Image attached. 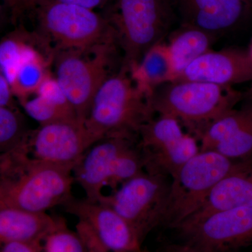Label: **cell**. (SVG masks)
Segmentation results:
<instances>
[{
	"label": "cell",
	"instance_id": "19",
	"mask_svg": "<svg viewBox=\"0 0 252 252\" xmlns=\"http://www.w3.org/2000/svg\"><path fill=\"white\" fill-rule=\"evenodd\" d=\"M129 70L136 85L149 97L154 89L175 79L170 51L163 41L152 46L140 62Z\"/></svg>",
	"mask_w": 252,
	"mask_h": 252
},
{
	"label": "cell",
	"instance_id": "32",
	"mask_svg": "<svg viewBox=\"0 0 252 252\" xmlns=\"http://www.w3.org/2000/svg\"><path fill=\"white\" fill-rule=\"evenodd\" d=\"M247 1H248L249 4H250V6L252 8V0H247Z\"/></svg>",
	"mask_w": 252,
	"mask_h": 252
},
{
	"label": "cell",
	"instance_id": "26",
	"mask_svg": "<svg viewBox=\"0 0 252 252\" xmlns=\"http://www.w3.org/2000/svg\"><path fill=\"white\" fill-rule=\"evenodd\" d=\"M4 4L9 9L13 22L24 16L32 9L41 6L54 3L78 5L83 7L94 10L104 6L113 0H2Z\"/></svg>",
	"mask_w": 252,
	"mask_h": 252
},
{
	"label": "cell",
	"instance_id": "3",
	"mask_svg": "<svg viewBox=\"0 0 252 252\" xmlns=\"http://www.w3.org/2000/svg\"><path fill=\"white\" fill-rule=\"evenodd\" d=\"M242 99L243 94L232 86L195 81L167 82L149 97L154 114L177 119L197 140L205 127Z\"/></svg>",
	"mask_w": 252,
	"mask_h": 252
},
{
	"label": "cell",
	"instance_id": "10",
	"mask_svg": "<svg viewBox=\"0 0 252 252\" xmlns=\"http://www.w3.org/2000/svg\"><path fill=\"white\" fill-rule=\"evenodd\" d=\"M138 145L145 172L172 179L200 152L198 140L175 118L158 115L141 128Z\"/></svg>",
	"mask_w": 252,
	"mask_h": 252
},
{
	"label": "cell",
	"instance_id": "18",
	"mask_svg": "<svg viewBox=\"0 0 252 252\" xmlns=\"http://www.w3.org/2000/svg\"><path fill=\"white\" fill-rule=\"evenodd\" d=\"M32 96L34 97L21 103L28 115L40 126L79 119L56 79L50 75Z\"/></svg>",
	"mask_w": 252,
	"mask_h": 252
},
{
	"label": "cell",
	"instance_id": "1",
	"mask_svg": "<svg viewBox=\"0 0 252 252\" xmlns=\"http://www.w3.org/2000/svg\"><path fill=\"white\" fill-rule=\"evenodd\" d=\"M76 165L36 160L22 144L0 157V207L46 212L72 195Z\"/></svg>",
	"mask_w": 252,
	"mask_h": 252
},
{
	"label": "cell",
	"instance_id": "20",
	"mask_svg": "<svg viewBox=\"0 0 252 252\" xmlns=\"http://www.w3.org/2000/svg\"><path fill=\"white\" fill-rule=\"evenodd\" d=\"M169 37L167 45L175 69V80L195 60L212 51L216 36L182 23Z\"/></svg>",
	"mask_w": 252,
	"mask_h": 252
},
{
	"label": "cell",
	"instance_id": "21",
	"mask_svg": "<svg viewBox=\"0 0 252 252\" xmlns=\"http://www.w3.org/2000/svg\"><path fill=\"white\" fill-rule=\"evenodd\" d=\"M35 44H28L11 84L13 92L20 101L36 94L50 74L48 66L52 62Z\"/></svg>",
	"mask_w": 252,
	"mask_h": 252
},
{
	"label": "cell",
	"instance_id": "11",
	"mask_svg": "<svg viewBox=\"0 0 252 252\" xmlns=\"http://www.w3.org/2000/svg\"><path fill=\"white\" fill-rule=\"evenodd\" d=\"M190 252H232L252 243V207L223 210L172 227Z\"/></svg>",
	"mask_w": 252,
	"mask_h": 252
},
{
	"label": "cell",
	"instance_id": "23",
	"mask_svg": "<svg viewBox=\"0 0 252 252\" xmlns=\"http://www.w3.org/2000/svg\"><path fill=\"white\" fill-rule=\"evenodd\" d=\"M31 130L22 113L16 107H0V152H9L20 145Z\"/></svg>",
	"mask_w": 252,
	"mask_h": 252
},
{
	"label": "cell",
	"instance_id": "33",
	"mask_svg": "<svg viewBox=\"0 0 252 252\" xmlns=\"http://www.w3.org/2000/svg\"><path fill=\"white\" fill-rule=\"evenodd\" d=\"M140 252H147V251H144V250H142V251H141Z\"/></svg>",
	"mask_w": 252,
	"mask_h": 252
},
{
	"label": "cell",
	"instance_id": "17",
	"mask_svg": "<svg viewBox=\"0 0 252 252\" xmlns=\"http://www.w3.org/2000/svg\"><path fill=\"white\" fill-rule=\"evenodd\" d=\"M58 220L46 212L0 207V242L26 243L43 252L44 240L56 228Z\"/></svg>",
	"mask_w": 252,
	"mask_h": 252
},
{
	"label": "cell",
	"instance_id": "28",
	"mask_svg": "<svg viewBox=\"0 0 252 252\" xmlns=\"http://www.w3.org/2000/svg\"><path fill=\"white\" fill-rule=\"evenodd\" d=\"M1 245L0 252H42L32 245L19 242H9Z\"/></svg>",
	"mask_w": 252,
	"mask_h": 252
},
{
	"label": "cell",
	"instance_id": "27",
	"mask_svg": "<svg viewBox=\"0 0 252 252\" xmlns=\"http://www.w3.org/2000/svg\"><path fill=\"white\" fill-rule=\"evenodd\" d=\"M11 84L2 75H0V107H15L13 102Z\"/></svg>",
	"mask_w": 252,
	"mask_h": 252
},
{
	"label": "cell",
	"instance_id": "34",
	"mask_svg": "<svg viewBox=\"0 0 252 252\" xmlns=\"http://www.w3.org/2000/svg\"></svg>",
	"mask_w": 252,
	"mask_h": 252
},
{
	"label": "cell",
	"instance_id": "7",
	"mask_svg": "<svg viewBox=\"0 0 252 252\" xmlns=\"http://www.w3.org/2000/svg\"><path fill=\"white\" fill-rule=\"evenodd\" d=\"M145 172L138 140L109 137L88 149L73 170L86 200L99 203L107 187L117 189Z\"/></svg>",
	"mask_w": 252,
	"mask_h": 252
},
{
	"label": "cell",
	"instance_id": "25",
	"mask_svg": "<svg viewBox=\"0 0 252 252\" xmlns=\"http://www.w3.org/2000/svg\"><path fill=\"white\" fill-rule=\"evenodd\" d=\"M42 252H91L79 233L67 228L65 221L59 218L55 229L44 240Z\"/></svg>",
	"mask_w": 252,
	"mask_h": 252
},
{
	"label": "cell",
	"instance_id": "4",
	"mask_svg": "<svg viewBox=\"0 0 252 252\" xmlns=\"http://www.w3.org/2000/svg\"><path fill=\"white\" fill-rule=\"evenodd\" d=\"M26 14L35 23L36 29L32 32L41 48L53 58L66 50L117 43L115 31L108 20L94 10L54 3L37 6Z\"/></svg>",
	"mask_w": 252,
	"mask_h": 252
},
{
	"label": "cell",
	"instance_id": "9",
	"mask_svg": "<svg viewBox=\"0 0 252 252\" xmlns=\"http://www.w3.org/2000/svg\"><path fill=\"white\" fill-rule=\"evenodd\" d=\"M170 187L169 177L144 172L104 195L99 203L119 213L142 243L152 230L163 225Z\"/></svg>",
	"mask_w": 252,
	"mask_h": 252
},
{
	"label": "cell",
	"instance_id": "8",
	"mask_svg": "<svg viewBox=\"0 0 252 252\" xmlns=\"http://www.w3.org/2000/svg\"><path fill=\"white\" fill-rule=\"evenodd\" d=\"M235 162L213 150L190 159L171 180L163 225L171 228L195 213Z\"/></svg>",
	"mask_w": 252,
	"mask_h": 252
},
{
	"label": "cell",
	"instance_id": "2",
	"mask_svg": "<svg viewBox=\"0 0 252 252\" xmlns=\"http://www.w3.org/2000/svg\"><path fill=\"white\" fill-rule=\"evenodd\" d=\"M149 97L123 64L94 96L85 125L96 142L109 137L138 140L141 128L154 119Z\"/></svg>",
	"mask_w": 252,
	"mask_h": 252
},
{
	"label": "cell",
	"instance_id": "12",
	"mask_svg": "<svg viewBox=\"0 0 252 252\" xmlns=\"http://www.w3.org/2000/svg\"><path fill=\"white\" fill-rule=\"evenodd\" d=\"M63 207L78 219L77 233L91 252L142 251L135 232L109 205L72 196Z\"/></svg>",
	"mask_w": 252,
	"mask_h": 252
},
{
	"label": "cell",
	"instance_id": "13",
	"mask_svg": "<svg viewBox=\"0 0 252 252\" xmlns=\"http://www.w3.org/2000/svg\"><path fill=\"white\" fill-rule=\"evenodd\" d=\"M96 142L80 119L40 126L30 131L22 145L28 155L41 161L77 165Z\"/></svg>",
	"mask_w": 252,
	"mask_h": 252
},
{
	"label": "cell",
	"instance_id": "22",
	"mask_svg": "<svg viewBox=\"0 0 252 252\" xmlns=\"http://www.w3.org/2000/svg\"><path fill=\"white\" fill-rule=\"evenodd\" d=\"M248 114L230 138L220 144L215 150L232 160L252 158V103L246 102Z\"/></svg>",
	"mask_w": 252,
	"mask_h": 252
},
{
	"label": "cell",
	"instance_id": "6",
	"mask_svg": "<svg viewBox=\"0 0 252 252\" xmlns=\"http://www.w3.org/2000/svg\"><path fill=\"white\" fill-rule=\"evenodd\" d=\"M103 15L115 31L123 64L130 69L163 41L173 11L170 0H113Z\"/></svg>",
	"mask_w": 252,
	"mask_h": 252
},
{
	"label": "cell",
	"instance_id": "14",
	"mask_svg": "<svg viewBox=\"0 0 252 252\" xmlns=\"http://www.w3.org/2000/svg\"><path fill=\"white\" fill-rule=\"evenodd\" d=\"M175 81L223 86L252 81V56L249 51L236 49L210 51L195 60Z\"/></svg>",
	"mask_w": 252,
	"mask_h": 252
},
{
	"label": "cell",
	"instance_id": "31",
	"mask_svg": "<svg viewBox=\"0 0 252 252\" xmlns=\"http://www.w3.org/2000/svg\"><path fill=\"white\" fill-rule=\"evenodd\" d=\"M249 51H250V54H251V56H252V40L251 44H250V49L249 50Z\"/></svg>",
	"mask_w": 252,
	"mask_h": 252
},
{
	"label": "cell",
	"instance_id": "15",
	"mask_svg": "<svg viewBox=\"0 0 252 252\" xmlns=\"http://www.w3.org/2000/svg\"><path fill=\"white\" fill-rule=\"evenodd\" d=\"M182 23L217 36L230 31L252 8L247 0H174Z\"/></svg>",
	"mask_w": 252,
	"mask_h": 252
},
{
	"label": "cell",
	"instance_id": "30",
	"mask_svg": "<svg viewBox=\"0 0 252 252\" xmlns=\"http://www.w3.org/2000/svg\"><path fill=\"white\" fill-rule=\"evenodd\" d=\"M171 252H189L187 250H183V249H175V250H172Z\"/></svg>",
	"mask_w": 252,
	"mask_h": 252
},
{
	"label": "cell",
	"instance_id": "16",
	"mask_svg": "<svg viewBox=\"0 0 252 252\" xmlns=\"http://www.w3.org/2000/svg\"><path fill=\"white\" fill-rule=\"evenodd\" d=\"M249 207H252V158L237 160L198 210L180 223L197 221L223 210Z\"/></svg>",
	"mask_w": 252,
	"mask_h": 252
},
{
	"label": "cell",
	"instance_id": "24",
	"mask_svg": "<svg viewBox=\"0 0 252 252\" xmlns=\"http://www.w3.org/2000/svg\"><path fill=\"white\" fill-rule=\"evenodd\" d=\"M8 35L0 45V64L1 75L11 84L14 80L18 65L22 61L25 51L28 46L24 38V28Z\"/></svg>",
	"mask_w": 252,
	"mask_h": 252
},
{
	"label": "cell",
	"instance_id": "29",
	"mask_svg": "<svg viewBox=\"0 0 252 252\" xmlns=\"http://www.w3.org/2000/svg\"><path fill=\"white\" fill-rule=\"evenodd\" d=\"M243 99L246 100V102L252 103V85L245 94H243Z\"/></svg>",
	"mask_w": 252,
	"mask_h": 252
},
{
	"label": "cell",
	"instance_id": "5",
	"mask_svg": "<svg viewBox=\"0 0 252 252\" xmlns=\"http://www.w3.org/2000/svg\"><path fill=\"white\" fill-rule=\"evenodd\" d=\"M119 49L117 42H109L55 55V79L83 122L101 86L122 67Z\"/></svg>",
	"mask_w": 252,
	"mask_h": 252
}]
</instances>
